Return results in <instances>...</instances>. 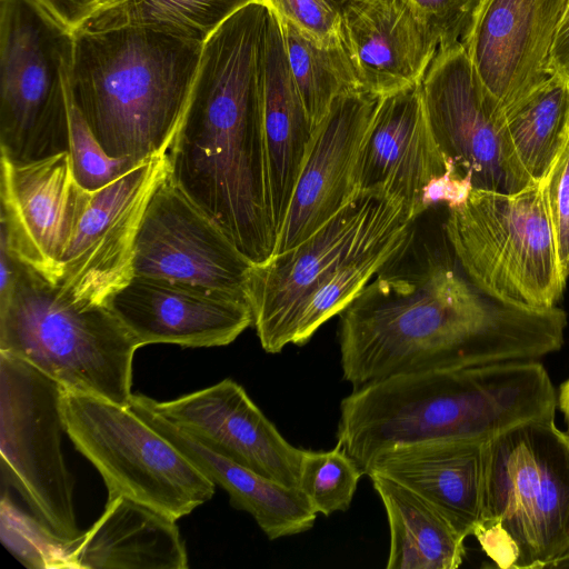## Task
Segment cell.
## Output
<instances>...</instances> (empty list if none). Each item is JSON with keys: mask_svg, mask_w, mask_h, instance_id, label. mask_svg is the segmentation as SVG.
Masks as SVG:
<instances>
[{"mask_svg": "<svg viewBox=\"0 0 569 569\" xmlns=\"http://www.w3.org/2000/svg\"><path fill=\"white\" fill-rule=\"evenodd\" d=\"M387 268L339 313L340 365L352 389L399 375L538 361L563 345L568 321L558 307L503 302L438 257L407 271Z\"/></svg>", "mask_w": 569, "mask_h": 569, "instance_id": "1", "label": "cell"}, {"mask_svg": "<svg viewBox=\"0 0 569 569\" xmlns=\"http://www.w3.org/2000/svg\"><path fill=\"white\" fill-rule=\"evenodd\" d=\"M268 9L256 1L203 43L193 87L166 151L168 177L253 262L276 246L262 122Z\"/></svg>", "mask_w": 569, "mask_h": 569, "instance_id": "2", "label": "cell"}, {"mask_svg": "<svg viewBox=\"0 0 569 569\" xmlns=\"http://www.w3.org/2000/svg\"><path fill=\"white\" fill-rule=\"evenodd\" d=\"M557 403L539 361L399 375L341 400L337 440L365 475L388 448L432 439L489 441L518 425L555 419Z\"/></svg>", "mask_w": 569, "mask_h": 569, "instance_id": "3", "label": "cell"}, {"mask_svg": "<svg viewBox=\"0 0 569 569\" xmlns=\"http://www.w3.org/2000/svg\"><path fill=\"white\" fill-rule=\"evenodd\" d=\"M71 99L104 151L166 153L189 102L203 43L144 27L73 32Z\"/></svg>", "mask_w": 569, "mask_h": 569, "instance_id": "4", "label": "cell"}, {"mask_svg": "<svg viewBox=\"0 0 569 569\" xmlns=\"http://www.w3.org/2000/svg\"><path fill=\"white\" fill-rule=\"evenodd\" d=\"M472 536L503 569L569 562V433L555 419L487 441L482 515Z\"/></svg>", "mask_w": 569, "mask_h": 569, "instance_id": "5", "label": "cell"}, {"mask_svg": "<svg viewBox=\"0 0 569 569\" xmlns=\"http://www.w3.org/2000/svg\"><path fill=\"white\" fill-rule=\"evenodd\" d=\"M140 347L108 306L72 303L17 259L12 287L0 298V352L30 363L66 389L128 406Z\"/></svg>", "mask_w": 569, "mask_h": 569, "instance_id": "6", "label": "cell"}, {"mask_svg": "<svg viewBox=\"0 0 569 569\" xmlns=\"http://www.w3.org/2000/svg\"><path fill=\"white\" fill-rule=\"evenodd\" d=\"M445 231L461 270L480 290L523 308L557 307L567 280L541 182L516 193L470 189L449 208Z\"/></svg>", "mask_w": 569, "mask_h": 569, "instance_id": "7", "label": "cell"}, {"mask_svg": "<svg viewBox=\"0 0 569 569\" xmlns=\"http://www.w3.org/2000/svg\"><path fill=\"white\" fill-rule=\"evenodd\" d=\"M74 34L34 0H0V147L14 161L69 151Z\"/></svg>", "mask_w": 569, "mask_h": 569, "instance_id": "8", "label": "cell"}, {"mask_svg": "<svg viewBox=\"0 0 569 569\" xmlns=\"http://www.w3.org/2000/svg\"><path fill=\"white\" fill-rule=\"evenodd\" d=\"M66 433L97 468L108 495L173 520L211 499L216 485L128 406L64 388Z\"/></svg>", "mask_w": 569, "mask_h": 569, "instance_id": "9", "label": "cell"}, {"mask_svg": "<svg viewBox=\"0 0 569 569\" xmlns=\"http://www.w3.org/2000/svg\"><path fill=\"white\" fill-rule=\"evenodd\" d=\"M64 387L30 363L0 352L2 477L54 538L71 542L79 529L74 480L63 451Z\"/></svg>", "mask_w": 569, "mask_h": 569, "instance_id": "10", "label": "cell"}, {"mask_svg": "<svg viewBox=\"0 0 569 569\" xmlns=\"http://www.w3.org/2000/svg\"><path fill=\"white\" fill-rule=\"evenodd\" d=\"M415 220L401 199L380 191L360 192L307 240L253 263L244 293L262 349L281 352L297 309L320 282L350 258Z\"/></svg>", "mask_w": 569, "mask_h": 569, "instance_id": "11", "label": "cell"}, {"mask_svg": "<svg viewBox=\"0 0 569 569\" xmlns=\"http://www.w3.org/2000/svg\"><path fill=\"white\" fill-rule=\"evenodd\" d=\"M421 91L439 150L471 189L516 193L536 183L517 156L503 109L480 82L460 41L438 48Z\"/></svg>", "mask_w": 569, "mask_h": 569, "instance_id": "12", "label": "cell"}, {"mask_svg": "<svg viewBox=\"0 0 569 569\" xmlns=\"http://www.w3.org/2000/svg\"><path fill=\"white\" fill-rule=\"evenodd\" d=\"M168 177L166 154L139 162L93 191L59 264L56 286L81 307L107 306L133 277L136 238L147 206Z\"/></svg>", "mask_w": 569, "mask_h": 569, "instance_id": "13", "label": "cell"}, {"mask_svg": "<svg viewBox=\"0 0 569 569\" xmlns=\"http://www.w3.org/2000/svg\"><path fill=\"white\" fill-rule=\"evenodd\" d=\"M253 262L167 177L152 194L134 243L133 276L244 293Z\"/></svg>", "mask_w": 569, "mask_h": 569, "instance_id": "14", "label": "cell"}, {"mask_svg": "<svg viewBox=\"0 0 569 569\" xmlns=\"http://www.w3.org/2000/svg\"><path fill=\"white\" fill-rule=\"evenodd\" d=\"M568 3L477 0L460 42L506 114L552 74V48Z\"/></svg>", "mask_w": 569, "mask_h": 569, "instance_id": "15", "label": "cell"}, {"mask_svg": "<svg viewBox=\"0 0 569 569\" xmlns=\"http://www.w3.org/2000/svg\"><path fill=\"white\" fill-rule=\"evenodd\" d=\"M91 193L74 178L69 151L31 161L1 154V239L54 284Z\"/></svg>", "mask_w": 569, "mask_h": 569, "instance_id": "16", "label": "cell"}, {"mask_svg": "<svg viewBox=\"0 0 569 569\" xmlns=\"http://www.w3.org/2000/svg\"><path fill=\"white\" fill-rule=\"evenodd\" d=\"M379 99L347 91L315 128L272 256L307 240L359 194L360 159Z\"/></svg>", "mask_w": 569, "mask_h": 569, "instance_id": "17", "label": "cell"}, {"mask_svg": "<svg viewBox=\"0 0 569 569\" xmlns=\"http://www.w3.org/2000/svg\"><path fill=\"white\" fill-rule=\"evenodd\" d=\"M159 416L202 447L289 488H298L303 449L289 443L236 381L168 401L142 395Z\"/></svg>", "mask_w": 569, "mask_h": 569, "instance_id": "18", "label": "cell"}, {"mask_svg": "<svg viewBox=\"0 0 569 569\" xmlns=\"http://www.w3.org/2000/svg\"><path fill=\"white\" fill-rule=\"evenodd\" d=\"M107 306L141 347L227 346L253 323L246 296L142 276H133Z\"/></svg>", "mask_w": 569, "mask_h": 569, "instance_id": "19", "label": "cell"}, {"mask_svg": "<svg viewBox=\"0 0 569 569\" xmlns=\"http://www.w3.org/2000/svg\"><path fill=\"white\" fill-rule=\"evenodd\" d=\"M341 14L362 91L385 98L421 83L440 38L411 0H349Z\"/></svg>", "mask_w": 569, "mask_h": 569, "instance_id": "20", "label": "cell"}, {"mask_svg": "<svg viewBox=\"0 0 569 569\" xmlns=\"http://www.w3.org/2000/svg\"><path fill=\"white\" fill-rule=\"evenodd\" d=\"M449 171L427 119L421 83L380 98L360 159L358 192L392 194L417 219L427 187Z\"/></svg>", "mask_w": 569, "mask_h": 569, "instance_id": "21", "label": "cell"}, {"mask_svg": "<svg viewBox=\"0 0 569 569\" xmlns=\"http://www.w3.org/2000/svg\"><path fill=\"white\" fill-rule=\"evenodd\" d=\"M487 441L432 439L388 448L365 475L388 477L431 502L466 538L482 515Z\"/></svg>", "mask_w": 569, "mask_h": 569, "instance_id": "22", "label": "cell"}, {"mask_svg": "<svg viewBox=\"0 0 569 569\" xmlns=\"http://www.w3.org/2000/svg\"><path fill=\"white\" fill-rule=\"evenodd\" d=\"M176 520L120 495H108L92 527L67 543L72 569H186L188 555Z\"/></svg>", "mask_w": 569, "mask_h": 569, "instance_id": "23", "label": "cell"}, {"mask_svg": "<svg viewBox=\"0 0 569 569\" xmlns=\"http://www.w3.org/2000/svg\"><path fill=\"white\" fill-rule=\"evenodd\" d=\"M262 122L269 203L278 233L287 216L315 128L292 76L279 21L269 10L263 61Z\"/></svg>", "mask_w": 569, "mask_h": 569, "instance_id": "24", "label": "cell"}, {"mask_svg": "<svg viewBox=\"0 0 569 569\" xmlns=\"http://www.w3.org/2000/svg\"><path fill=\"white\" fill-rule=\"evenodd\" d=\"M128 407L178 448L208 479L227 491L233 508L247 511L270 539L310 530L317 519L306 496L193 441L133 393Z\"/></svg>", "mask_w": 569, "mask_h": 569, "instance_id": "25", "label": "cell"}, {"mask_svg": "<svg viewBox=\"0 0 569 569\" xmlns=\"http://www.w3.org/2000/svg\"><path fill=\"white\" fill-rule=\"evenodd\" d=\"M389 523L387 569H457L463 561L465 539L427 499L378 473L369 476Z\"/></svg>", "mask_w": 569, "mask_h": 569, "instance_id": "26", "label": "cell"}, {"mask_svg": "<svg viewBox=\"0 0 569 569\" xmlns=\"http://www.w3.org/2000/svg\"><path fill=\"white\" fill-rule=\"evenodd\" d=\"M412 226H407L350 258L320 282L300 303L291 321L287 342L307 343L331 317L339 315L386 267L407 250Z\"/></svg>", "mask_w": 569, "mask_h": 569, "instance_id": "27", "label": "cell"}, {"mask_svg": "<svg viewBox=\"0 0 569 569\" xmlns=\"http://www.w3.org/2000/svg\"><path fill=\"white\" fill-rule=\"evenodd\" d=\"M506 119L522 167L542 182L569 138V79L552 72Z\"/></svg>", "mask_w": 569, "mask_h": 569, "instance_id": "28", "label": "cell"}, {"mask_svg": "<svg viewBox=\"0 0 569 569\" xmlns=\"http://www.w3.org/2000/svg\"><path fill=\"white\" fill-rule=\"evenodd\" d=\"M257 0H124L99 9L80 29L144 27L204 43L231 16Z\"/></svg>", "mask_w": 569, "mask_h": 569, "instance_id": "29", "label": "cell"}, {"mask_svg": "<svg viewBox=\"0 0 569 569\" xmlns=\"http://www.w3.org/2000/svg\"><path fill=\"white\" fill-rule=\"evenodd\" d=\"M278 21L295 82L316 128L336 98L347 91L361 90L360 83L343 43L318 46L290 23Z\"/></svg>", "mask_w": 569, "mask_h": 569, "instance_id": "30", "label": "cell"}, {"mask_svg": "<svg viewBox=\"0 0 569 569\" xmlns=\"http://www.w3.org/2000/svg\"><path fill=\"white\" fill-rule=\"evenodd\" d=\"M363 476L340 443L327 451L303 450L298 489L316 513L330 516L349 509Z\"/></svg>", "mask_w": 569, "mask_h": 569, "instance_id": "31", "label": "cell"}, {"mask_svg": "<svg viewBox=\"0 0 569 569\" xmlns=\"http://www.w3.org/2000/svg\"><path fill=\"white\" fill-rule=\"evenodd\" d=\"M0 536L3 546L28 568H67L68 542L58 540L33 516L18 509L4 492L0 503Z\"/></svg>", "mask_w": 569, "mask_h": 569, "instance_id": "32", "label": "cell"}, {"mask_svg": "<svg viewBox=\"0 0 569 569\" xmlns=\"http://www.w3.org/2000/svg\"><path fill=\"white\" fill-rule=\"evenodd\" d=\"M69 153L74 178L93 192L120 178L139 162L109 156L99 143L69 90Z\"/></svg>", "mask_w": 569, "mask_h": 569, "instance_id": "33", "label": "cell"}, {"mask_svg": "<svg viewBox=\"0 0 569 569\" xmlns=\"http://www.w3.org/2000/svg\"><path fill=\"white\" fill-rule=\"evenodd\" d=\"M321 47L342 43L341 8L333 0H257Z\"/></svg>", "mask_w": 569, "mask_h": 569, "instance_id": "34", "label": "cell"}, {"mask_svg": "<svg viewBox=\"0 0 569 569\" xmlns=\"http://www.w3.org/2000/svg\"><path fill=\"white\" fill-rule=\"evenodd\" d=\"M562 276L569 277V138L541 182Z\"/></svg>", "mask_w": 569, "mask_h": 569, "instance_id": "35", "label": "cell"}, {"mask_svg": "<svg viewBox=\"0 0 569 569\" xmlns=\"http://www.w3.org/2000/svg\"><path fill=\"white\" fill-rule=\"evenodd\" d=\"M411 2L437 31L440 46H446L460 41L477 0H411Z\"/></svg>", "mask_w": 569, "mask_h": 569, "instance_id": "36", "label": "cell"}, {"mask_svg": "<svg viewBox=\"0 0 569 569\" xmlns=\"http://www.w3.org/2000/svg\"><path fill=\"white\" fill-rule=\"evenodd\" d=\"M72 32L79 30L99 9V0H34Z\"/></svg>", "mask_w": 569, "mask_h": 569, "instance_id": "37", "label": "cell"}, {"mask_svg": "<svg viewBox=\"0 0 569 569\" xmlns=\"http://www.w3.org/2000/svg\"><path fill=\"white\" fill-rule=\"evenodd\" d=\"M551 71L569 79V3L552 48Z\"/></svg>", "mask_w": 569, "mask_h": 569, "instance_id": "38", "label": "cell"}, {"mask_svg": "<svg viewBox=\"0 0 569 569\" xmlns=\"http://www.w3.org/2000/svg\"><path fill=\"white\" fill-rule=\"evenodd\" d=\"M558 399V406L563 413L565 420L569 428V379H567L560 387Z\"/></svg>", "mask_w": 569, "mask_h": 569, "instance_id": "39", "label": "cell"}, {"mask_svg": "<svg viewBox=\"0 0 569 569\" xmlns=\"http://www.w3.org/2000/svg\"><path fill=\"white\" fill-rule=\"evenodd\" d=\"M121 1H124V0H99V9L117 4V3L121 2Z\"/></svg>", "mask_w": 569, "mask_h": 569, "instance_id": "40", "label": "cell"}, {"mask_svg": "<svg viewBox=\"0 0 569 569\" xmlns=\"http://www.w3.org/2000/svg\"><path fill=\"white\" fill-rule=\"evenodd\" d=\"M340 8L349 0H333Z\"/></svg>", "mask_w": 569, "mask_h": 569, "instance_id": "41", "label": "cell"}]
</instances>
